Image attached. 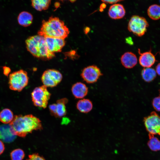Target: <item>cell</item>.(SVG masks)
<instances>
[{
	"label": "cell",
	"mask_w": 160,
	"mask_h": 160,
	"mask_svg": "<svg viewBox=\"0 0 160 160\" xmlns=\"http://www.w3.org/2000/svg\"><path fill=\"white\" fill-rule=\"evenodd\" d=\"M9 124L13 133L22 137L34 130H40L43 128L41 120L32 114L15 115Z\"/></svg>",
	"instance_id": "6da1fadb"
},
{
	"label": "cell",
	"mask_w": 160,
	"mask_h": 160,
	"mask_svg": "<svg viewBox=\"0 0 160 160\" xmlns=\"http://www.w3.org/2000/svg\"><path fill=\"white\" fill-rule=\"evenodd\" d=\"M69 33L68 28L64 22L56 17H50L47 21L43 20L38 35L64 39Z\"/></svg>",
	"instance_id": "7a4b0ae2"
},
{
	"label": "cell",
	"mask_w": 160,
	"mask_h": 160,
	"mask_svg": "<svg viewBox=\"0 0 160 160\" xmlns=\"http://www.w3.org/2000/svg\"><path fill=\"white\" fill-rule=\"evenodd\" d=\"M26 48L34 57L44 60L51 59L55 56L54 53L48 49L44 37L35 35L28 38L25 41Z\"/></svg>",
	"instance_id": "3957f363"
},
{
	"label": "cell",
	"mask_w": 160,
	"mask_h": 160,
	"mask_svg": "<svg viewBox=\"0 0 160 160\" xmlns=\"http://www.w3.org/2000/svg\"><path fill=\"white\" fill-rule=\"evenodd\" d=\"M28 81V73L25 71L20 70L13 72L9 76V88L13 90L20 92L27 85Z\"/></svg>",
	"instance_id": "277c9868"
},
{
	"label": "cell",
	"mask_w": 160,
	"mask_h": 160,
	"mask_svg": "<svg viewBox=\"0 0 160 160\" xmlns=\"http://www.w3.org/2000/svg\"><path fill=\"white\" fill-rule=\"evenodd\" d=\"M51 96L47 87L44 85L36 87L31 93L33 105L43 108L47 107Z\"/></svg>",
	"instance_id": "5b68a950"
},
{
	"label": "cell",
	"mask_w": 160,
	"mask_h": 160,
	"mask_svg": "<svg viewBox=\"0 0 160 160\" xmlns=\"http://www.w3.org/2000/svg\"><path fill=\"white\" fill-rule=\"evenodd\" d=\"M148 26V23L145 18L134 15L129 21L128 29L136 36L140 37L145 34Z\"/></svg>",
	"instance_id": "8992f818"
},
{
	"label": "cell",
	"mask_w": 160,
	"mask_h": 160,
	"mask_svg": "<svg viewBox=\"0 0 160 160\" xmlns=\"http://www.w3.org/2000/svg\"><path fill=\"white\" fill-rule=\"evenodd\" d=\"M62 78V75L59 71L55 69H48L43 73L41 80L44 85L52 87L57 86Z\"/></svg>",
	"instance_id": "52a82bcc"
},
{
	"label": "cell",
	"mask_w": 160,
	"mask_h": 160,
	"mask_svg": "<svg viewBox=\"0 0 160 160\" xmlns=\"http://www.w3.org/2000/svg\"><path fill=\"white\" fill-rule=\"evenodd\" d=\"M144 125L149 134L160 136V116L155 112L144 118Z\"/></svg>",
	"instance_id": "ba28073f"
},
{
	"label": "cell",
	"mask_w": 160,
	"mask_h": 160,
	"mask_svg": "<svg viewBox=\"0 0 160 160\" xmlns=\"http://www.w3.org/2000/svg\"><path fill=\"white\" fill-rule=\"evenodd\" d=\"M102 75L100 69L95 65H89L85 68L81 74L83 80L89 84L96 82Z\"/></svg>",
	"instance_id": "9c48e42d"
},
{
	"label": "cell",
	"mask_w": 160,
	"mask_h": 160,
	"mask_svg": "<svg viewBox=\"0 0 160 160\" xmlns=\"http://www.w3.org/2000/svg\"><path fill=\"white\" fill-rule=\"evenodd\" d=\"M68 100L63 98L57 100L55 103L49 105V108L51 114L56 118H61L66 115L67 110L65 105Z\"/></svg>",
	"instance_id": "30bf717a"
},
{
	"label": "cell",
	"mask_w": 160,
	"mask_h": 160,
	"mask_svg": "<svg viewBox=\"0 0 160 160\" xmlns=\"http://www.w3.org/2000/svg\"><path fill=\"white\" fill-rule=\"evenodd\" d=\"M44 37L48 49L52 53L60 52L65 45V41L64 39L48 37Z\"/></svg>",
	"instance_id": "8fae6325"
},
{
	"label": "cell",
	"mask_w": 160,
	"mask_h": 160,
	"mask_svg": "<svg viewBox=\"0 0 160 160\" xmlns=\"http://www.w3.org/2000/svg\"><path fill=\"white\" fill-rule=\"evenodd\" d=\"M16 137L12 132L9 124L0 125V140L1 141L9 143L13 142Z\"/></svg>",
	"instance_id": "7c38bea8"
},
{
	"label": "cell",
	"mask_w": 160,
	"mask_h": 160,
	"mask_svg": "<svg viewBox=\"0 0 160 160\" xmlns=\"http://www.w3.org/2000/svg\"><path fill=\"white\" fill-rule=\"evenodd\" d=\"M138 53L140 55L139 63L142 67L145 68H150L155 63V57L151 51L142 53L139 49Z\"/></svg>",
	"instance_id": "4fadbf2b"
},
{
	"label": "cell",
	"mask_w": 160,
	"mask_h": 160,
	"mask_svg": "<svg viewBox=\"0 0 160 160\" xmlns=\"http://www.w3.org/2000/svg\"><path fill=\"white\" fill-rule=\"evenodd\" d=\"M126 11L124 6L120 4H116L111 5L108 11L109 17L113 19L122 18L125 14Z\"/></svg>",
	"instance_id": "5bb4252c"
},
{
	"label": "cell",
	"mask_w": 160,
	"mask_h": 160,
	"mask_svg": "<svg viewBox=\"0 0 160 160\" xmlns=\"http://www.w3.org/2000/svg\"><path fill=\"white\" fill-rule=\"evenodd\" d=\"M122 65L126 68H131L137 64V60L136 56L131 52L124 53L121 57Z\"/></svg>",
	"instance_id": "9a60e30c"
},
{
	"label": "cell",
	"mask_w": 160,
	"mask_h": 160,
	"mask_svg": "<svg viewBox=\"0 0 160 160\" xmlns=\"http://www.w3.org/2000/svg\"><path fill=\"white\" fill-rule=\"evenodd\" d=\"M72 93L75 97L82 99L87 95L88 89L86 85L81 82L74 84L71 88Z\"/></svg>",
	"instance_id": "2e32d148"
},
{
	"label": "cell",
	"mask_w": 160,
	"mask_h": 160,
	"mask_svg": "<svg viewBox=\"0 0 160 160\" xmlns=\"http://www.w3.org/2000/svg\"><path fill=\"white\" fill-rule=\"evenodd\" d=\"M76 107L80 112L86 113H88L92 110L93 104L92 101L89 99H83L77 102Z\"/></svg>",
	"instance_id": "e0dca14e"
},
{
	"label": "cell",
	"mask_w": 160,
	"mask_h": 160,
	"mask_svg": "<svg viewBox=\"0 0 160 160\" xmlns=\"http://www.w3.org/2000/svg\"><path fill=\"white\" fill-rule=\"evenodd\" d=\"M19 24L24 27H27L31 25L33 20L32 15L30 13L26 11L20 12L17 17Z\"/></svg>",
	"instance_id": "ac0fdd59"
},
{
	"label": "cell",
	"mask_w": 160,
	"mask_h": 160,
	"mask_svg": "<svg viewBox=\"0 0 160 160\" xmlns=\"http://www.w3.org/2000/svg\"><path fill=\"white\" fill-rule=\"evenodd\" d=\"M141 74L143 79L148 82L153 80L156 76L155 69L151 68H144L142 71Z\"/></svg>",
	"instance_id": "d6986e66"
},
{
	"label": "cell",
	"mask_w": 160,
	"mask_h": 160,
	"mask_svg": "<svg viewBox=\"0 0 160 160\" xmlns=\"http://www.w3.org/2000/svg\"><path fill=\"white\" fill-rule=\"evenodd\" d=\"M14 117L12 112L9 109H4L0 112V121L5 124L10 123Z\"/></svg>",
	"instance_id": "ffe728a7"
},
{
	"label": "cell",
	"mask_w": 160,
	"mask_h": 160,
	"mask_svg": "<svg viewBox=\"0 0 160 160\" xmlns=\"http://www.w3.org/2000/svg\"><path fill=\"white\" fill-rule=\"evenodd\" d=\"M147 14L149 17L154 20L160 19V6L153 4L150 6L147 10Z\"/></svg>",
	"instance_id": "44dd1931"
},
{
	"label": "cell",
	"mask_w": 160,
	"mask_h": 160,
	"mask_svg": "<svg viewBox=\"0 0 160 160\" xmlns=\"http://www.w3.org/2000/svg\"><path fill=\"white\" fill-rule=\"evenodd\" d=\"M49 0H33L31 1L33 7L36 9L41 11L47 9L50 4Z\"/></svg>",
	"instance_id": "7402d4cb"
},
{
	"label": "cell",
	"mask_w": 160,
	"mask_h": 160,
	"mask_svg": "<svg viewBox=\"0 0 160 160\" xmlns=\"http://www.w3.org/2000/svg\"><path fill=\"white\" fill-rule=\"evenodd\" d=\"M148 145L150 149L154 151L160 150V140L154 135L149 134Z\"/></svg>",
	"instance_id": "603a6c76"
},
{
	"label": "cell",
	"mask_w": 160,
	"mask_h": 160,
	"mask_svg": "<svg viewBox=\"0 0 160 160\" xmlns=\"http://www.w3.org/2000/svg\"><path fill=\"white\" fill-rule=\"evenodd\" d=\"M25 156L24 151L20 148L13 150L10 153L11 160H23Z\"/></svg>",
	"instance_id": "cb8c5ba5"
},
{
	"label": "cell",
	"mask_w": 160,
	"mask_h": 160,
	"mask_svg": "<svg viewBox=\"0 0 160 160\" xmlns=\"http://www.w3.org/2000/svg\"><path fill=\"white\" fill-rule=\"evenodd\" d=\"M152 105L156 111H160V96L156 97L153 99Z\"/></svg>",
	"instance_id": "d4e9b609"
},
{
	"label": "cell",
	"mask_w": 160,
	"mask_h": 160,
	"mask_svg": "<svg viewBox=\"0 0 160 160\" xmlns=\"http://www.w3.org/2000/svg\"><path fill=\"white\" fill-rule=\"evenodd\" d=\"M26 160H45L42 156L37 153H34L28 156V158Z\"/></svg>",
	"instance_id": "484cf974"
},
{
	"label": "cell",
	"mask_w": 160,
	"mask_h": 160,
	"mask_svg": "<svg viewBox=\"0 0 160 160\" xmlns=\"http://www.w3.org/2000/svg\"><path fill=\"white\" fill-rule=\"evenodd\" d=\"M122 0H102L101 1L105 3H108V4H116L117 3L120 2L122 1Z\"/></svg>",
	"instance_id": "4316f807"
},
{
	"label": "cell",
	"mask_w": 160,
	"mask_h": 160,
	"mask_svg": "<svg viewBox=\"0 0 160 160\" xmlns=\"http://www.w3.org/2000/svg\"><path fill=\"white\" fill-rule=\"evenodd\" d=\"M5 149L4 144L3 142L0 140V155L4 152Z\"/></svg>",
	"instance_id": "83f0119b"
},
{
	"label": "cell",
	"mask_w": 160,
	"mask_h": 160,
	"mask_svg": "<svg viewBox=\"0 0 160 160\" xmlns=\"http://www.w3.org/2000/svg\"><path fill=\"white\" fill-rule=\"evenodd\" d=\"M106 6V5L105 3H102L100 7V12L103 11L104 9L105 8Z\"/></svg>",
	"instance_id": "f1b7e54d"
},
{
	"label": "cell",
	"mask_w": 160,
	"mask_h": 160,
	"mask_svg": "<svg viewBox=\"0 0 160 160\" xmlns=\"http://www.w3.org/2000/svg\"><path fill=\"white\" fill-rule=\"evenodd\" d=\"M156 69L157 73L160 76V63L158 64L156 67Z\"/></svg>",
	"instance_id": "f546056e"
},
{
	"label": "cell",
	"mask_w": 160,
	"mask_h": 160,
	"mask_svg": "<svg viewBox=\"0 0 160 160\" xmlns=\"http://www.w3.org/2000/svg\"><path fill=\"white\" fill-rule=\"evenodd\" d=\"M159 92L160 93V89L159 90Z\"/></svg>",
	"instance_id": "4dcf8cb0"
},
{
	"label": "cell",
	"mask_w": 160,
	"mask_h": 160,
	"mask_svg": "<svg viewBox=\"0 0 160 160\" xmlns=\"http://www.w3.org/2000/svg\"></svg>",
	"instance_id": "1f68e13d"
},
{
	"label": "cell",
	"mask_w": 160,
	"mask_h": 160,
	"mask_svg": "<svg viewBox=\"0 0 160 160\" xmlns=\"http://www.w3.org/2000/svg\"></svg>",
	"instance_id": "d6a6232c"
}]
</instances>
